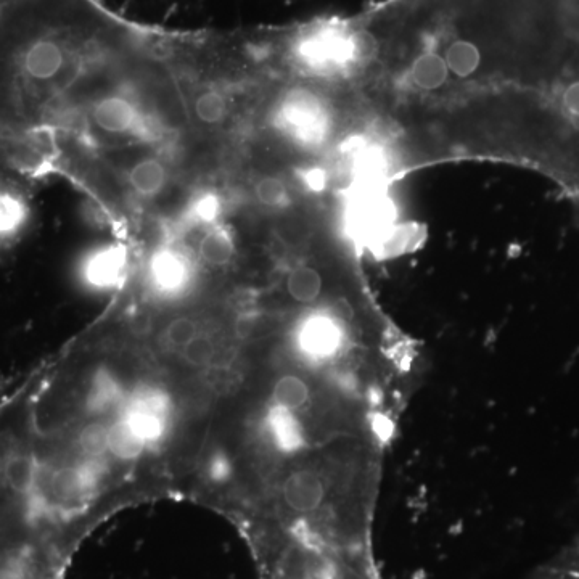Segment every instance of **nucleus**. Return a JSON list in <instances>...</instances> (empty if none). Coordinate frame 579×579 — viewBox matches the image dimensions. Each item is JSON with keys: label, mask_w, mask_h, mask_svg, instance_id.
<instances>
[{"label": "nucleus", "mask_w": 579, "mask_h": 579, "mask_svg": "<svg viewBox=\"0 0 579 579\" xmlns=\"http://www.w3.org/2000/svg\"><path fill=\"white\" fill-rule=\"evenodd\" d=\"M113 417L123 422L150 452L160 448L173 430L176 403L165 386L142 382L129 388L123 406Z\"/></svg>", "instance_id": "1"}, {"label": "nucleus", "mask_w": 579, "mask_h": 579, "mask_svg": "<svg viewBox=\"0 0 579 579\" xmlns=\"http://www.w3.org/2000/svg\"><path fill=\"white\" fill-rule=\"evenodd\" d=\"M197 277L195 263L187 251L176 245H163L148 259L145 280L153 296L160 300L176 301L192 290Z\"/></svg>", "instance_id": "2"}, {"label": "nucleus", "mask_w": 579, "mask_h": 579, "mask_svg": "<svg viewBox=\"0 0 579 579\" xmlns=\"http://www.w3.org/2000/svg\"><path fill=\"white\" fill-rule=\"evenodd\" d=\"M128 250L121 243H107L89 251L78 267V277L92 292H111L128 272Z\"/></svg>", "instance_id": "3"}, {"label": "nucleus", "mask_w": 579, "mask_h": 579, "mask_svg": "<svg viewBox=\"0 0 579 579\" xmlns=\"http://www.w3.org/2000/svg\"><path fill=\"white\" fill-rule=\"evenodd\" d=\"M129 388L131 386H126L120 375H116L113 370L99 367L87 382L83 396L84 412L92 420L111 419L123 406Z\"/></svg>", "instance_id": "4"}, {"label": "nucleus", "mask_w": 579, "mask_h": 579, "mask_svg": "<svg viewBox=\"0 0 579 579\" xmlns=\"http://www.w3.org/2000/svg\"><path fill=\"white\" fill-rule=\"evenodd\" d=\"M65 49L57 39L37 37L23 52L21 71L36 83H49L65 66Z\"/></svg>", "instance_id": "5"}, {"label": "nucleus", "mask_w": 579, "mask_h": 579, "mask_svg": "<svg viewBox=\"0 0 579 579\" xmlns=\"http://www.w3.org/2000/svg\"><path fill=\"white\" fill-rule=\"evenodd\" d=\"M92 118L102 131L131 134L142 128V115L136 103L123 95H108L95 103Z\"/></svg>", "instance_id": "6"}, {"label": "nucleus", "mask_w": 579, "mask_h": 579, "mask_svg": "<svg viewBox=\"0 0 579 579\" xmlns=\"http://www.w3.org/2000/svg\"><path fill=\"white\" fill-rule=\"evenodd\" d=\"M280 123L303 140H313L322 132V118L316 99L306 92H293L280 108Z\"/></svg>", "instance_id": "7"}, {"label": "nucleus", "mask_w": 579, "mask_h": 579, "mask_svg": "<svg viewBox=\"0 0 579 579\" xmlns=\"http://www.w3.org/2000/svg\"><path fill=\"white\" fill-rule=\"evenodd\" d=\"M29 221V206L17 190L0 187V242L21 234Z\"/></svg>", "instance_id": "8"}, {"label": "nucleus", "mask_w": 579, "mask_h": 579, "mask_svg": "<svg viewBox=\"0 0 579 579\" xmlns=\"http://www.w3.org/2000/svg\"><path fill=\"white\" fill-rule=\"evenodd\" d=\"M147 452L142 441L123 422L116 417L108 420V457L120 462H134Z\"/></svg>", "instance_id": "9"}, {"label": "nucleus", "mask_w": 579, "mask_h": 579, "mask_svg": "<svg viewBox=\"0 0 579 579\" xmlns=\"http://www.w3.org/2000/svg\"><path fill=\"white\" fill-rule=\"evenodd\" d=\"M198 255L208 266H227L235 256V242L232 234L226 227L218 226V224L210 227L198 245Z\"/></svg>", "instance_id": "10"}, {"label": "nucleus", "mask_w": 579, "mask_h": 579, "mask_svg": "<svg viewBox=\"0 0 579 579\" xmlns=\"http://www.w3.org/2000/svg\"><path fill=\"white\" fill-rule=\"evenodd\" d=\"M324 279L321 272L311 266H300L293 269L287 277V292L293 301L300 304H313L319 300Z\"/></svg>", "instance_id": "11"}, {"label": "nucleus", "mask_w": 579, "mask_h": 579, "mask_svg": "<svg viewBox=\"0 0 579 579\" xmlns=\"http://www.w3.org/2000/svg\"><path fill=\"white\" fill-rule=\"evenodd\" d=\"M221 198L218 193L202 192L195 195L185 206L181 216V222L185 227H210L218 224L221 214Z\"/></svg>", "instance_id": "12"}, {"label": "nucleus", "mask_w": 579, "mask_h": 579, "mask_svg": "<svg viewBox=\"0 0 579 579\" xmlns=\"http://www.w3.org/2000/svg\"><path fill=\"white\" fill-rule=\"evenodd\" d=\"M129 184L142 197H153L166 184L165 165L157 158H147L129 171Z\"/></svg>", "instance_id": "13"}, {"label": "nucleus", "mask_w": 579, "mask_h": 579, "mask_svg": "<svg viewBox=\"0 0 579 579\" xmlns=\"http://www.w3.org/2000/svg\"><path fill=\"white\" fill-rule=\"evenodd\" d=\"M449 68L441 55L427 52L420 55L412 66V79L423 91H435L448 81Z\"/></svg>", "instance_id": "14"}, {"label": "nucleus", "mask_w": 579, "mask_h": 579, "mask_svg": "<svg viewBox=\"0 0 579 579\" xmlns=\"http://www.w3.org/2000/svg\"><path fill=\"white\" fill-rule=\"evenodd\" d=\"M534 579H579V536L544 563Z\"/></svg>", "instance_id": "15"}, {"label": "nucleus", "mask_w": 579, "mask_h": 579, "mask_svg": "<svg viewBox=\"0 0 579 579\" xmlns=\"http://www.w3.org/2000/svg\"><path fill=\"white\" fill-rule=\"evenodd\" d=\"M108 420L95 419L79 432L78 444L81 456L89 459H103L108 457Z\"/></svg>", "instance_id": "16"}, {"label": "nucleus", "mask_w": 579, "mask_h": 579, "mask_svg": "<svg viewBox=\"0 0 579 579\" xmlns=\"http://www.w3.org/2000/svg\"><path fill=\"white\" fill-rule=\"evenodd\" d=\"M444 62L456 76L467 78L480 68V50L469 41L452 42L444 54Z\"/></svg>", "instance_id": "17"}, {"label": "nucleus", "mask_w": 579, "mask_h": 579, "mask_svg": "<svg viewBox=\"0 0 579 579\" xmlns=\"http://www.w3.org/2000/svg\"><path fill=\"white\" fill-rule=\"evenodd\" d=\"M226 111V99L219 91L203 92L195 100V115L202 123L210 126L221 123L226 118Z\"/></svg>", "instance_id": "18"}, {"label": "nucleus", "mask_w": 579, "mask_h": 579, "mask_svg": "<svg viewBox=\"0 0 579 579\" xmlns=\"http://www.w3.org/2000/svg\"><path fill=\"white\" fill-rule=\"evenodd\" d=\"M197 322L190 317H177L173 322H169L165 330L166 345L173 350H184L190 341L198 335Z\"/></svg>", "instance_id": "19"}, {"label": "nucleus", "mask_w": 579, "mask_h": 579, "mask_svg": "<svg viewBox=\"0 0 579 579\" xmlns=\"http://www.w3.org/2000/svg\"><path fill=\"white\" fill-rule=\"evenodd\" d=\"M256 195L259 202L269 208H282L288 203L287 185L277 177H264L263 181H259Z\"/></svg>", "instance_id": "20"}, {"label": "nucleus", "mask_w": 579, "mask_h": 579, "mask_svg": "<svg viewBox=\"0 0 579 579\" xmlns=\"http://www.w3.org/2000/svg\"><path fill=\"white\" fill-rule=\"evenodd\" d=\"M216 353V346L213 340L202 333H198L197 337L190 341L189 345L182 350L185 362L193 367H205L210 364L211 359Z\"/></svg>", "instance_id": "21"}, {"label": "nucleus", "mask_w": 579, "mask_h": 579, "mask_svg": "<svg viewBox=\"0 0 579 579\" xmlns=\"http://www.w3.org/2000/svg\"><path fill=\"white\" fill-rule=\"evenodd\" d=\"M351 49H353L354 57L359 60H369L377 52V44H375L374 37L367 33H359L354 36Z\"/></svg>", "instance_id": "22"}]
</instances>
